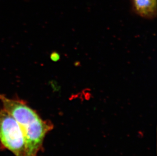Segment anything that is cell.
Segmentation results:
<instances>
[{
  "instance_id": "obj_1",
  "label": "cell",
  "mask_w": 157,
  "mask_h": 156,
  "mask_svg": "<svg viewBox=\"0 0 157 156\" xmlns=\"http://www.w3.org/2000/svg\"><path fill=\"white\" fill-rule=\"evenodd\" d=\"M2 108L17 121L22 130L27 144L29 156H38L43 150L46 135L53 128L51 122L42 119L27 102L19 98H10L0 94Z\"/></svg>"
},
{
  "instance_id": "obj_2",
  "label": "cell",
  "mask_w": 157,
  "mask_h": 156,
  "mask_svg": "<svg viewBox=\"0 0 157 156\" xmlns=\"http://www.w3.org/2000/svg\"><path fill=\"white\" fill-rule=\"evenodd\" d=\"M0 148L15 156H29L25 138L15 119L0 108Z\"/></svg>"
},
{
  "instance_id": "obj_3",
  "label": "cell",
  "mask_w": 157,
  "mask_h": 156,
  "mask_svg": "<svg viewBox=\"0 0 157 156\" xmlns=\"http://www.w3.org/2000/svg\"><path fill=\"white\" fill-rule=\"evenodd\" d=\"M137 13L143 17L151 18L156 16L157 0H133Z\"/></svg>"
},
{
  "instance_id": "obj_4",
  "label": "cell",
  "mask_w": 157,
  "mask_h": 156,
  "mask_svg": "<svg viewBox=\"0 0 157 156\" xmlns=\"http://www.w3.org/2000/svg\"><path fill=\"white\" fill-rule=\"evenodd\" d=\"M59 55L58 53H52L51 55V58L53 61H57L59 59Z\"/></svg>"
}]
</instances>
